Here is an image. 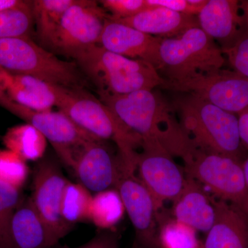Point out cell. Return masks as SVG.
<instances>
[{
  "label": "cell",
  "instance_id": "obj_2",
  "mask_svg": "<svg viewBox=\"0 0 248 248\" xmlns=\"http://www.w3.org/2000/svg\"><path fill=\"white\" fill-rule=\"evenodd\" d=\"M57 107L91 136L115 142L124 168L128 172H135L139 155L135 149L141 146V139L127 128L99 98L84 88H63Z\"/></svg>",
  "mask_w": 248,
  "mask_h": 248
},
{
  "label": "cell",
  "instance_id": "obj_16",
  "mask_svg": "<svg viewBox=\"0 0 248 248\" xmlns=\"http://www.w3.org/2000/svg\"><path fill=\"white\" fill-rule=\"evenodd\" d=\"M215 219L205 248H248V218L224 201L213 199Z\"/></svg>",
  "mask_w": 248,
  "mask_h": 248
},
{
  "label": "cell",
  "instance_id": "obj_14",
  "mask_svg": "<svg viewBox=\"0 0 248 248\" xmlns=\"http://www.w3.org/2000/svg\"><path fill=\"white\" fill-rule=\"evenodd\" d=\"M125 211L136 232L137 243L142 247L153 248L156 243L154 200L134 173L124 174L116 186Z\"/></svg>",
  "mask_w": 248,
  "mask_h": 248
},
{
  "label": "cell",
  "instance_id": "obj_17",
  "mask_svg": "<svg viewBox=\"0 0 248 248\" xmlns=\"http://www.w3.org/2000/svg\"><path fill=\"white\" fill-rule=\"evenodd\" d=\"M6 92L10 99L30 110L43 112L58 106L63 88L28 76H14L6 72Z\"/></svg>",
  "mask_w": 248,
  "mask_h": 248
},
{
  "label": "cell",
  "instance_id": "obj_8",
  "mask_svg": "<svg viewBox=\"0 0 248 248\" xmlns=\"http://www.w3.org/2000/svg\"><path fill=\"white\" fill-rule=\"evenodd\" d=\"M108 17L99 1L75 0L63 14L50 52L76 60L99 45Z\"/></svg>",
  "mask_w": 248,
  "mask_h": 248
},
{
  "label": "cell",
  "instance_id": "obj_34",
  "mask_svg": "<svg viewBox=\"0 0 248 248\" xmlns=\"http://www.w3.org/2000/svg\"><path fill=\"white\" fill-rule=\"evenodd\" d=\"M238 123L241 143L248 147V108L238 115Z\"/></svg>",
  "mask_w": 248,
  "mask_h": 248
},
{
  "label": "cell",
  "instance_id": "obj_21",
  "mask_svg": "<svg viewBox=\"0 0 248 248\" xmlns=\"http://www.w3.org/2000/svg\"><path fill=\"white\" fill-rule=\"evenodd\" d=\"M14 248H54L45 223L34 208L31 199L23 200L11 223Z\"/></svg>",
  "mask_w": 248,
  "mask_h": 248
},
{
  "label": "cell",
  "instance_id": "obj_6",
  "mask_svg": "<svg viewBox=\"0 0 248 248\" xmlns=\"http://www.w3.org/2000/svg\"><path fill=\"white\" fill-rule=\"evenodd\" d=\"M161 68L168 80H179L218 71L225 57L214 39L200 27L177 37L163 38L159 51Z\"/></svg>",
  "mask_w": 248,
  "mask_h": 248
},
{
  "label": "cell",
  "instance_id": "obj_9",
  "mask_svg": "<svg viewBox=\"0 0 248 248\" xmlns=\"http://www.w3.org/2000/svg\"><path fill=\"white\" fill-rule=\"evenodd\" d=\"M0 106L40 130L62 162L70 169L87 143L99 140L79 128L60 111L30 110L11 100L7 94L0 98Z\"/></svg>",
  "mask_w": 248,
  "mask_h": 248
},
{
  "label": "cell",
  "instance_id": "obj_7",
  "mask_svg": "<svg viewBox=\"0 0 248 248\" xmlns=\"http://www.w3.org/2000/svg\"><path fill=\"white\" fill-rule=\"evenodd\" d=\"M182 159L189 177L197 179L218 200L231 204L248 218V190L242 163L195 146Z\"/></svg>",
  "mask_w": 248,
  "mask_h": 248
},
{
  "label": "cell",
  "instance_id": "obj_22",
  "mask_svg": "<svg viewBox=\"0 0 248 248\" xmlns=\"http://www.w3.org/2000/svg\"><path fill=\"white\" fill-rule=\"evenodd\" d=\"M75 0H33L32 13L41 46L50 50L63 14Z\"/></svg>",
  "mask_w": 248,
  "mask_h": 248
},
{
  "label": "cell",
  "instance_id": "obj_11",
  "mask_svg": "<svg viewBox=\"0 0 248 248\" xmlns=\"http://www.w3.org/2000/svg\"><path fill=\"white\" fill-rule=\"evenodd\" d=\"M68 182L53 160H42L36 166L30 199L55 247L72 230L62 216V198Z\"/></svg>",
  "mask_w": 248,
  "mask_h": 248
},
{
  "label": "cell",
  "instance_id": "obj_10",
  "mask_svg": "<svg viewBox=\"0 0 248 248\" xmlns=\"http://www.w3.org/2000/svg\"><path fill=\"white\" fill-rule=\"evenodd\" d=\"M164 89L187 93L234 115L248 108V78L220 69L179 80L165 79Z\"/></svg>",
  "mask_w": 248,
  "mask_h": 248
},
{
  "label": "cell",
  "instance_id": "obj_23",
  "mask_svg": "<svg viewBox=\"0 0 248 248\" xmlns=\"http://www.w3.org/2000/svg\"><path fill=\"white\" fill-rule=\"evenodd\" d=\"M2 141L6 149L26 161L42 159L47 147L45 137L33 125L27 123L8 129Z\"/></svg>",
  "mask_w": 248,
  "mask_h": 248
},
{
  "label": "cell",
  "instance_id": "obj_27",
  "mask_svg": "<svg viewBox=\"0 0 248 248\" xmlns=\"http://www.w3.org/2000/svg\"><path fill=\"white\" fill-rule=\"evenodd\" d=\"M22 200L19 190L0 181V248H14L11 220Z\"/></svg>",
  "mask_w": 248,
  "mask_h": 248
},
{
  "label": "cell",
  "instance_id": "obj_28",
  "mask_svg": "<svg viewBox=\"0 0 248 248\" xmlns=\"http://www.w3.org/2000/svg\"><path fill=\"white\" fill-rule=\"evenodd\" d=\"M29 169L27 161L9 150L0 149V181L20 190L27 182Z\"/></svg>",
  "mask_w": 248,
  "mask_h": 248
},
{
  "label": "cell",
  "instance_id": "obj_18",
  "mask_svg": "<svg viewBox=\"0 0 248 248\" xmlns=\"http://www.w3.org/2000/svg\"><path fill=\"white\" fill-rule=\"evenodd\" d=\"M111 20L149 35L166 36V38L182 35L191 28L200 27L198 21L196 20L194 16L180 14L161 6H151L133 17Z\"/></svg>",
  "mask_w": 248,
  "mask_h": 248
},
{
  "label": "cell",
  "instance_id": "obj_39",
  "mask_svg": "<svg viewBox=\"0 0 248 248\" xmlns=\"http://www.w3.org/2000/svg\"><path fill=\"white\" fill-rule=\"evenodd\" d=\"M246 13H247L248 19V3L247 4V6H246Z\"/></svg>",
  "mask_w": 248,
  "mask_h": 248
},
{
  "label": "cell",
  "instance_id": "obj_31",
  "mask_svg": "<svg viewBox=\"0 0 248 248\" xmlns=\"http://www.w3.org/2000/svg\"><path fill=\"white\" fill-rule=\"evenodd\" d=\"M221 50L234 71L248 78V35L239 36Z\"/></svg>",
  "mask_w": 248,
  "mask_h": 248
},
{
  "label": "cell",
  "instance_id": "obj_19",
  "mask_svg": "<svg viewBox=\"0 0 248 248\" xmlns=\"http://www.w3.org/2000/svg\"><path fill=\"white\" fill-rule=\"evenodd\" d=\"M173 213L176 221L203 232L210 231L215 219L213 199L190 177L187 179L180 195L174 200Z\"/></svg>",
  "mask_w": 248,
  "mask_h": 248
},
{
  "label": "cell",
  "instance_id": "obj_13",
  "mask_svg": "<svg viewBox=\"0 0 248 248\" xmlns=\"http://www.w3.org/2000/svg\"><path fill=\"white\" fill-rule=\"evenodd\" d=\"M71 169L79 184L95 193L116 187L127 173L120 157H114L101 140L87 143L77 156Z\"/></svg>",
  "mask_w": 248,
  "mask_h": 248
},
{
  "label": "cell",
  "instance_id": "obj_37",
  "mask_svg": "<svg viewBox=\"0 0 248 248\" xmlns=\"http://www.w3.org/2000/svg\"><path fill=\"white\" fill-rule=\"evenodd\" d=\"M242 169L244 171L245 180L248 190V157L242 163Z\"/></svg>",
  "mask_w": 248,
  "mask_h": 248
},
{
  "label": "cell",
  "instance_id": "obj_1",
  "mask_svg": "<svg viewBox=\"0 0 248 248\" xmlns=\"http://www.w3.org/2000/svg\"><path fill=\"white\" fill-rule=\"evenodd\" d=\"M98 94L119 120L141 139V146L160 145L181 158L192 146L181 124L173 118L171 109L153 91L127 94L98 91Z\"/></svg>",
  "mask_w": 248,
  "mask_h": 248
},
{
  "label": "cell",
  "instance_id": "obj_29",
  "mask_svg": "<svg viewBox=\"0 0 248 248\" xmlns=\"http://www.w3.org/2000/svg\"><path fill=\"white\" fill-rule=\"evenodd\" d=\"M161 240L169 248H195V231L173 220L166 223L161 232Z\"/></svg>",
  "mask_w": 248,
  "mask_h": 248
},
{
  "label": "cell",
  "instance_id": "obj_12",
  "mask_svg": "<svg viewBox=\"0 0 248 248\" xmlns=\"http://www.w3.org/2000/svg\"><path fill=\"white\" fill-rule=\"evenodd\" d=\"M137 169L142 184L149 191L156 210L166 201H174L185 187L187 179L172 155L160 145H142Z\"/></svg>",
  "mask_w": 248,
  "mask_h": 248
},
{
  "label": "cell",
  "instance_id": "obj_15",
  "mask_svg": "<svg viewBox=\"0 0 248 248\" xmlns=\"http://www.w3.org/2000/svg\"><path fill=\"white\" fill-rule=\"evenodd\" d=\"M163 38L145 33L108 17L99 45L122 56L148 62L160 70L159 51Z\"/></svg>",
  "mask_w": 248,
  "mask_h": 248
},
{
  "label": "cell",
  "instance_id": "obj_4",
  "mask_svg": "<svg viewBox=\"0 0 248 248\" xmlns=\"http://www.w3.org/2000/svg\"><path fill=\"white\" fill-rule=\"evenodd\" d=\"M74 61L81 73L97 86L98 91L127 94L153 91L165 81L151 63L112 53L100 45L86 50Z\"/></svg>",
  "mask_w": 248,
  "mask_h": 248
},
{
  "label": "cell",
  "instance_id": "obj_38",
  "mask_svg": "<svg viewBox=\"0 0 248 248\" xmlns=\"http://www.w3.org/2000/svg\"><path fill=\"white\" fill-rule=\"evenodd\" d=\"M131 248H141L136 242L134 243L133 246Z\"/></svg>",
  "mask_w": 248,
  "mask_h": 248
},
{
  "label": "cell",
  "instance_id": "obj_5",
  "mask_svg": "<svg viewBox=\"0 0 248 248\" xmlns=\"http://www.w3.org/2000/svg\"><path fill=\"white\" fill-rule=\"evenodd\" d=\"M0 68L62 87L84 88V78L76 62L59 58L32 38L0 39Z\"/></svg>",
  "mask_w": 248,
  "mask_h": 248
},
{
  "label": "cell",
  "instance_id": "obj_3",
  "mask_svg": "<svg viewBox=\"0 0 248 248\" xmlns=\"http://www.w3.org/2000/svg\"><path fill=\"white\" fill-rule=\"evenodd\" d=\"M181 125L192 144L203 151L239 160L238 117L195 96L177 102Z\"/></svg>",
  "mask_w": 248,
  "mask_h": 248
},
{
  "label": "cell",
  "instance_id": "obj_35",
  "mask_svg": "<svg viewBox=\"0 0 248 248\" xmlns=\"http://www.w3.org/2000/svg\"><path fill=\"white\" fill-rule=\"evenodd\" d=\"M22 0H0V11L17 6Z\"/></svg>",
  "mask_w": 248,
  "mask_h": 248
},
{
  "label": "cell",
  "instance_id": "obj_32",
  "mask_svg": "<svg viewBox=\"0 0 248 248\" xmlns=\"http://www.w3.org/2000/svg\"><path fill=\"white\" fill-rule=\"evenodd\" d=\"M149 6H161L175 12L194 16L199 15L206 0H146Z\"/></svg>",
  "mask_w": 248,
  "mask_h": 248
},
{
  "label": "cell",
  "instance_id": "obj_24",
  "mask_svg": "<svg viewBox=\"0 0 248 248\" xmlns=\"http://www.w3.org/2000/svg\"><path fill=\"white\" fill-rule=\"evenodd\" d=\"M125 208L117 190L97 192L93 196L90 211V221L101 229L115 226L124 216Z\"/></svg>",
  "mask_w": 248,
  "mask_h": 248
},
{
  "label": "cell",
  "instance_id": "obj_25",
  "mask_svg": "<svg viewBox=\"0 0 248 248\" xmlns=\"http://www.w3.org/2000/svg\"><path fill=\"white\" fill-rule=\"evenodd\" d=\"M34 26L32 1L0 11V39L31 38Z\"/></svg>",
  "mask_w": 248,
  "mask_h": 248
},
{
  "label": "cell",
  "instance_id": "obj_36",
  "mask_svg": "<svg viewBox=\"0 0 248 248\" xmlns=\"http://www.w3.org/2000/svg\"><path fill=\"white\" fill-rule=\"evenodd\" d=\"M6 72L0 68V98L6 95V86H5V78Z\"/></svg>",
  "mask_w": 248,
  "mask_h": 248
},
{
  "label": "cell",
  "instance_id": "obj_30",
  "mask_svg": "<svg viewBox=\"0 0 248 248\" xmlns=\"http://www.w3.org/2000/svg\"><path fill=\"white\" fill-rule=\"evenodd\" d=\"M99 4L103 9L109 11L110 19H120L133 17L151 6L146 0H101Z\"/></svg>",
  "mask_w": 248,
  "mask_h": 248
},
{
  "label": "cell",
  "instance_id": "obj_26",
  "mask_svg": "<svg viewBox=\"0 0 248 248\" xmlns=\"http://www.w3.org/2000/svg\"><path fill=\"white\" fill-rule=\"evenodd\" d=\"M93 196L84 186L68 182L63 192L62 216L67 225L73 228L79 222L89 220Z\"/></svg>",
  "mask_w": 248,
  "mask_h": 248
},
{
  "label": "cell",
  "instance_id": "obj_20",
  "mask_svg": "<svg viewBox=\"0 0 248 248\" xmlns=\"http://www.w3.org/2000/svg\"><path fill=\"white\" fill-rule=\"evenodd\" d=\"M241 19L235 0H208L198 15L199 25L207 35L232 43L239 37Z\"/></svg>",
  "mask_w": 248,
  "mask_h": 248
},
{
  "label": "cell",
  "instance_id": "obj_33",
  "mask_svg": "<svg viewBox=\"0 0 248 248\" xmlns=\"http://www.w3.org/2000/svg\"><path fill=\"white\" fill-rule=\"evenodd\" d=\"M56 248H118L117 240L115 235L110 233L102 232L97 234L86 244L77 247L66 246H55Z\"/></svg>",
  "mask_w": 248,
  "mask_h": 248
}]
</instances>
